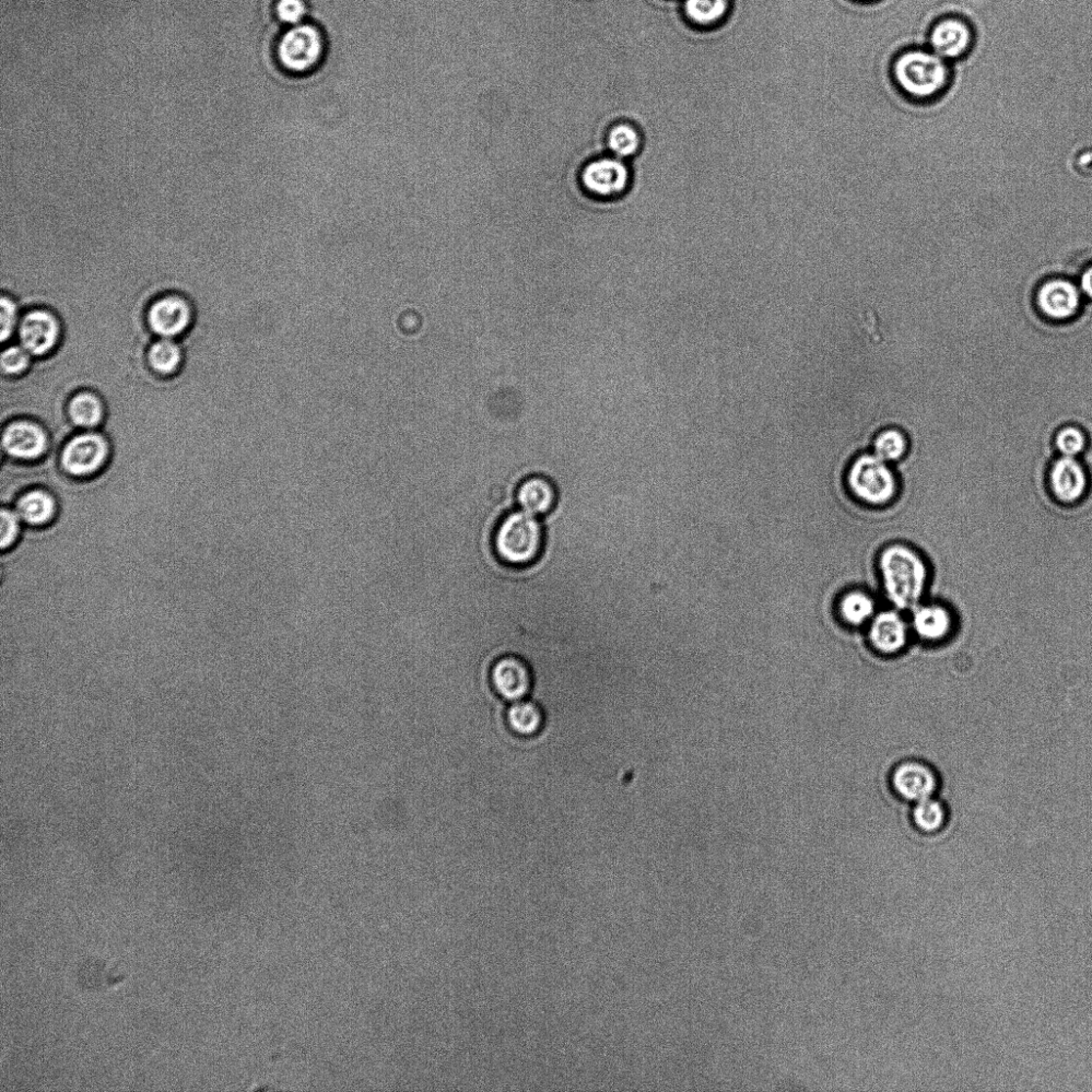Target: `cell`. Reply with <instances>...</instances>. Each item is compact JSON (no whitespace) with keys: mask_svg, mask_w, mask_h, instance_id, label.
Listing matches in <instances>:
<instances>
[{"mask_svg":"<svg viewBox=\"0 0 1092 1092\" xmlns=\"http://www.w3.org/2000/svg\"><path fill=\"white\" fill-rule=\"evenodd\" d=\"M879 571L892 604L900 610L918 606L927 580L925 562L918 553L906 546H890L880 554Z\"/></svg>","mask_w":1092,"mask_h":1092,"instance_id":"6da1fadb","label":"cell"},{"mask_svg":"<svg viewBox=\"0 0 1092 1092\" xmlns=\"http://www.w3.org/2000/svg\"><path fill=\"white\" fill-rule=\"evenodd\" d=\"M890 77L906 97L927 101L940 96L947 88L950 69L948 63L931 50H909L892 62Z\"/></svg>","mask_w":1092,"mask_h":1092,"instance_id":"7a4b0ae2","label":"cell"},{"mask_svg":"<svg viewBox=\"0 0 1092 1092\" xmlns=\"http://www.w3.org/2000/svg\"><path fill=\"white\" fill-rule=\"evenodd\" d=\"M545 530L537 516L523 510L512 511L499 523L493 536V548L504 566L525 568L542 556Z\"/></svg>","mask_w":1092,"mask_h":1092,"instance_id":"3957f363","label":"cell"},{"mask_svg":"<svg viewBox=\"0 0 1092 1092\" xmlns=\"http://www.w3.org/2000/svg\"><path fill=\"white\" fill-rule=\"evenodd\" d=\"M111 444L103 432L84 431L72 434L61 446L59 467L74 479H88L100 474L110 461Z\"/></svg>","mask_w":1092,"mask_h":1092,"instance_id":"277c9868","label":"cell"},{"mask_svg":"<svg viewBox=\"0 0 1092 1092\" xmlns=\"http://www.w3.org/2000/svg\"><path fill=\"white\" fill-rule=\"evenodd\" d=\"M847 487L855 500L883 506L895 499L897 481L888 462L875 454H863L848 468Z\"/></svg>","mask_w":1092,"mask_h":1092,"instance_id":"5b68a950","label":"cell"},{"mask_svg":"<svg viewBox=\"0 0 1092 1092\" xmlns=\"http://www.w3.org/2000/svg\"><path fill=\"white\" fill-rule=\"evenodd\" d=\"M326 44L322 30L313 23L302 22L282 33L276 55L282 68L291 74H307L319 66L325 57Z\"/></svg>","mask_w":1092,"mask_h":1092,"instance_id":"8992f818","label":"cell"},{"mask_svg":"<svg viewBox=\"0 0 1092 1092\" xmlns=\"http://www.w3.org/2000/svg\"><path fill=\"white\" fill-rule=\"evenodd\" d=\"M580 181L587 195L610 201L629 191L632 170L628 160L608 154L587 162L581 171Z\"/></svg>","mask_w":1092,"mask_h":1092,"instance_id":"52a82bcc","label":"cell"},{"mask_svg":"<svg viewBox=\"0 0 1092 1092\" xmlns=\"http://www.w3.org/2000/svg\"><path fill=\"white\" fill-rule=\"evenodd\" d=\"M3 453L8 459L20 463L39 462L50 453L49 432L28 418H18L3 426Z\"/></svg>","mask_w":1092,"mask_h":1092,"instance_id":"ba28073f","label":"cell"},{"mask_svg":"<svg viewBox=\"0 0 1092 1092\" xmlns=\"http://www.w3.org/2000/svg\"><path fill=\"white\" fill-rule=\"evenodd\" d=\"M20 345L32 358L53 354L61 343L63 328L56 314L45 309H33L22 314L18 328Z\"/></svg>","mask_w":1092,"mask_h":1092,"instance_id":"9c48e42d","label":"cell"},{"mask_svg":"<svg viewBox=\"0 0 1092 1092\" xmlns=\"http://www.w3.org/2000/svg\"><path fill=\"white\" fill-rule=\"evenodd\" d=\"M193 317L190 301L178 293H166L152 302L147 312V323L153 335L174 339L187 332Z\"/></svg>","mask_w":1092,"mask_h":1092,"instance_id":"30bf717a","label":"cell"},{"mask_svg":"<svg viewBox=\"0 0 1092 1092\" xmlns=\"http://www.w3.org/2000/svg\"><path fill=\"white\" fill-rule=\"evenodd\" d=\"M973 41V31L966 21L947 18L939 21L933 26L930 33V50L948 63L966 56L971 50Z\"/></svg>","mask_w":1092,"mask_h":1092,"instance_id":"8fae6325","label":"cell"},{"mask_svg":"<svg viewBox=\"0 0 1092 1092\" xmlns=\"http://www.w3.org/2000/svg\"><path fill=\"white\" fill-rule=\"evenodd\" d=\"M1050 485L1056 500L1064 503L1081 501L1089 486L1086 468L1076 458L1063 456L1052 465Z\"/></svg>","mask_w":1092,"mask_h":1092,"instance_id":"7c38bea8","label":"cell"},{"mask_svg":"<svg viewBox=\"0 0 1092 1092\" xmlns=\"http://www.w3.org/2000/svg\"><path fill=\"white\" fill-rule=\"evenodd\" d=\"M14 508L22 524L30 528L50 526L59 513V502L52 491L42 487H31L20 493L14 502Z\"/></svg>","mask_w":1092,"mask_h":1092,"instance_id":"4fadbf2b","label":"cell"},{"mask_svg":"<svg viewBox=\"0 0 1092 1092\" xmlns=\"http://www.w3.org/2000/svg\"><path fill=\"white\" fill-rule=\"evenodd\" d=\"M492 682L498 694L508 701H521L532 688L530 668L518 657L504 656L492 669Z\"/></svg>","mask_w":1092,"mask_h":1092,"instance_id":"5bb4252c","label":"cell"},{"mask_svg":"<svg viewBox=\"0 0 1092 1092\" xmlns=\"http://www.w3.org/2000/svg\"><path fill=\"white\" fill-rule=\"evenodd\" d=\"M868 639L873 648L880 653L895 654L900 651L908 639L905 620L895 610H886L872 619Z\"/></svg>","mask_w":1092,"mask_h":1092,"instance_id":"9a60e30c","label":"cell"},{"mask_svg":"<svg viewBox=\"0 0 1092 1092\" xmlns=\"http://www.w3.org/2000/svg\"><path fill=\"white\" fill-rule=\"evenodd\" d=\"M515 499L521 510L539 518L554 510L557 503V491L547 478L531 476L522 481L516 490Z\"/></svg>","mask_w":1092,"mask_h":1092,"instance_id":"2e32d148","label":"cell"},{"mask_svg":"<svg viewBox=\"0 0 1092 1092\" xmlns=\"http://www.w3.org/2000/svg\"><path fill=\"white\" fill-rule=\"evenodd\" d=\"M1038 302L1044 314L1055 320H1065L1077 310L1079 295L1070 282L1055 280L1040 289Z\"/></svg>","mask_w":1092,"mask_h":1092,"instance_id":"e0dca14e","label":"cell"},{"mask_svg":"<svg viewBox=\"0 0 1092 1092\" xmlns=\"http://www.w3.org/2000/svg\"><path fill=\"white\" fill-rule=\"evenodd\" d=\"M895 790L909 801L920 802L930 798L936 789L934 773L919 763H906L895 772Z\"/></svg>","mask_w":1092,"mask_h":1092,"instance_id":"ac0fdd59","label":"cell"},{"mask_svg":"<svg viewBox=\"0 0 1092 1092\" xmlns=\"http://www.w3.org/2000/svg\"><path fill=\"white\" fill-rule=\"evenodd\" d=\"M66 415L73 427L93 430L104 424L106 409L103 399L93 391L82 390L70 397Z\"/></svg>","mask_w":1092,"mask_h":1092,"instance_id":"d6986e66","label":"cell"},{"mask_svg":"<svg viewBox=\"0 0 1092 1092\" xmlns=\"http://www.w3.org/2000/svg\"><path fill=\"white\" fill-rule=\"evenodd\" d=\"M732 0H683L684 18L692 26L712 29L721 25L729 18Z\"/></svg>","mask_w":1092,"mask_h":1092,"instance_id":"ffe728a7","label":"cell"},{"mask_svg":"<svg viewBox=\"0 0 1092 1092\" xmlns=\"http://www.w3.org/2000/svg\"><path fill=\"white\" fill-rule=\"evenodd\" d=\"M876 604L871 594L852 590L844 592L837 603V614L844 625L860 628L875 616Z\"/></svg>","mask_w":1092,"mask_h":1092,"instance_id":"44dd1931","label":"cell"},{"mask_svg":"<svg viewBox=\"0 0 1092 1092\" xmlns=\"http://www.w3.org/2000/svg\"><path fill=\"white\" fill-rule=\"evenodd\" d=\"M912 625L918 635L926 640H940L952 628V618L940 605H923L914 608Z\"/></svg>","mask_w":1092,"mask_h":1092,"instance_id":"7402d4cb","label":"cell"},{"mask_svg":"<svg viewBox=\"0 0 1092 1092\" xmlns=\"http://www.w3.org/2000/svg\"><path fill=\"white\" fill-rule=\"evenodd\" d=\"M643 138L639 128L631 122L621 121L608 129L606 147L609 155L631 160L639 154Z\"/></svg>","mask_w":1092,"mask_h":1092,"instance_id":"603a6c76","label":"cell"},{"mask_svg":"<svg viewBox=\"0 0 1092 1092\" xmlns=\"http://www.w3.org/2000/svg\"><path fill=\"white\" fill-rule=\"evenodd\" d=\"M147 360L153 371L161 375L178 372L183 363L182 346L172 338H159L151 344Z\"/></svg>","mask_w":1092,"mask_h":1092,"instance_id":"cb8c5ba5","label":"cell"},{"mask_svg":"<svg viewBox=\"0 0 1092 1092\" xmlns=\"http://www.w3.org/2000/svg\"><path fill=\"white\" fill-rule=\"evenodd\" d=\"M507 720L513 732L532 736L542 730L544 714L532 702L516 701L508 711Z\"/></svg>","mask_w":1092,"mask_h":1092,"instance_id":"d4e9b609","label":"cell"},{"mask_svg":"<svg viewBox=\"0 0 1092 1092\" xmlns=\"http://www.w3.org/2000/svg\"><path fill=\"white\" fill-rule=\"evenodd\" d=\"M874 453L880 459L890 463L901 459L907 451V442L897 430L880 432L873 444Z\"/></svg>","mask_w":1092,"mask_h":1092,"instance_id":"484cf974","label":"cell"},{"mask_svg":"<svg viewBox=\"0 0 1092 1092\" xmlns=\"http://www.w3.org/2000/svg\"><path fill=\"white\" fill-rule=\"evenodd\" d=\"M32 356L21 345L7 346L0 357L2 374L7 377H20L26 373L31 367Z\"/></svg>","mask_w":1092,"mask_h":1092,"instance_id":"4316f807","label":"cell"},{"mask_svg":"<svg viewBox=\"0 0 1092 1092\" xmlns=\"http://www.w3.org/2000/svg\"><path fill=\"white\" fill-rule=\"evenodd\" d=\"M0 526H2L0 548L5 553L19 545L23 532L22 522L15 508H10L6 504L3 506L0 511Z\"/></svg>","mask_w":1092,"mask_h":1092,"instance_id":"83f0119b","label":"cell"},{"mask_svg":"<svg viewBox=\"0 0 1092 1092\" xmlns=\"http://www.w3.org/2000/svg\"><path fill=\"white\" fill-rule=\"evenodd\" d=\"M913 815L915 824L927 832L938 830L944 820V811L941 805L932 800L931 797L918 802Z\"/></svg>","mask_w":1092,"mask_h":1092,"instance_id":"f1b7e54d","label":"cell"},{"mask_svg":"<svg viewBox=\"0 0 1092 1092\" xmlns=\"http://www.w3.org/2000/svg\"><path fill=\"white\" fill-rule=\"evenodd\" d=\"M20 308L18 302L3 293L0 298V340L5 344L14 336L20 325Z\"/></svg>","mask_w":1092,"mask_h":1092,"instance_id":"f546056e","label":"cell"},{"mask_svg":"<svg viewBox=\"0 0 1092 1092\" xmlns=\"http://www.w3.org/2000/svg\"><path fill=\"white\" fill-rule=\"evenodd\" d=\"M275 12L277 19L289 27L300 25L308 15L304 0H278Z\"/></svg>","mask_w":1092,"mask_h":1092,"instance_id":"4dcf8cb0","label":"cell"},{"mask_svg":"<svg viewBox=\"0 0 1092 1092\" xmlns=\"http://www.w3.org/2000/svg\"><path fill=\"white\" fill-rule=\"evenodd\" d=\"M1084 433L1074 427H1067L1056 437V446L1064 457L1075 458L1086 449Z\"/></svg>","mask_w":1092,"mask_h":1092,"instance_id":"1f68e13d","label":"cell"},{"mask_svg":"<svg viewBox=\"0 0 1092 1092\" xmlns=\"http://www.w3.org/2000/svg\"><path fill=\"white\" fill-rule=\"evenodd\" d=\"M1081 285L1086 295L1092 298V268L1088 269L1087 272L1083 275Z\"/></svg>","mask_w":1092,"mask_h":1092,"instance_id":"d6a6232c","label":"cell"},{"mask_svg":"<svg viewBox=\"0 0 1092 1092\" xmlns=\"http://www.w3.org/2000/svg\"><path fill=\"white\" fill-rule=\"evenodd\" d=\"M855 2H860V3H872V2H874V0H855Z\"/></svg>","mask_w":1092,"mask_h":1092,"instance_id":"836d02e7","label":"cell"}]
</instances>
